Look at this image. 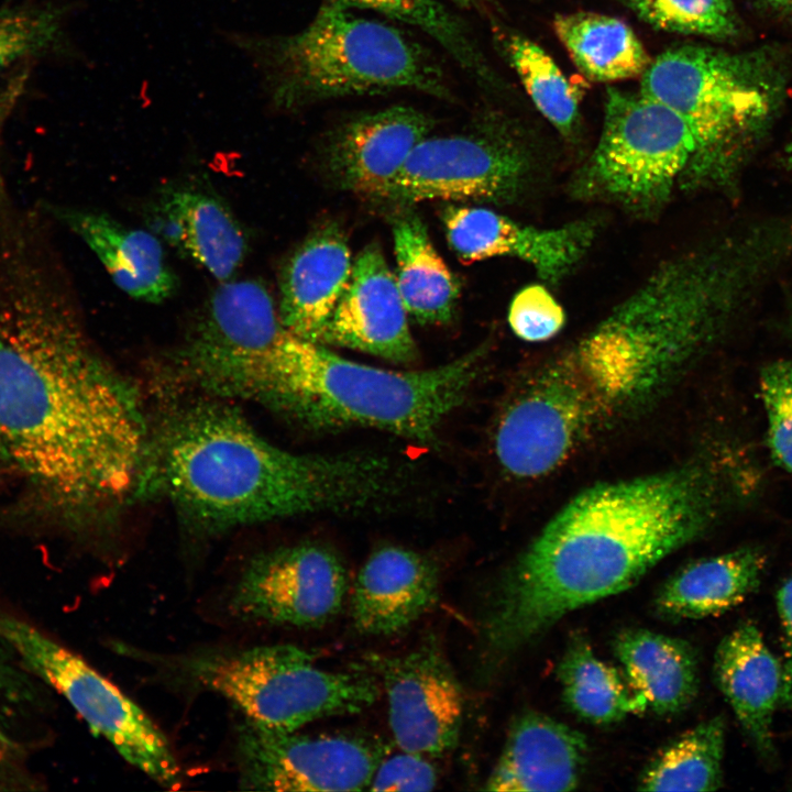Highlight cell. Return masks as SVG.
Returning a JSON list of instances; mask_svg holds the SVG:
<instances>
[{
	"instance_id": "cell-1",
	"label": "cell",
	"mask_w": 792,
	"mask_h": 792,
	"mask_svg": "<svg viewBox=\"0 0 792 792\" xmlns=\"http://www.w3.org/2000/svg\"><path fill=\"white\" fill-rule=\"evenodd\" d=\"M151 440L65 275L0 257V525L86 529L146 488Z\"/></svg>"
},
{
	"instance_id": "cell-2",
	"label": "cell",
	"mask_w": 792,
	"mask_h": 792,
	"mask_svg": "<svg viewBox=\"0 0 792 792\" xmlns=\"http://www.w3.org/2000/svg\"><path fill=\"white\" fill-rule=\"evenodd\" d=\"M717 481L698 468L593 485L546 525L491 597L484 636L513 651L566 614L639 581L715 519Z\"/></svg>"
},
{
	"instance_id": "cell-3",
	"label": "cell",
	"mask_w": 792,
	"mask_h": 792,
	"mask_svg": "<svg viewBox=\"0 0 792 792\" xmlns=\"http://www.w3.org/2000/svg\"><path fill=\"white\" fill-rule=\"evenodd\" d=\"M150 484L194 525L213 532L369 509L403 483L385 457L295 453L265 439L235 408L205 400L179 409L152 436Z\"/></svg>"
},
{
	"instance_id": "cell-4",
	"label": "cell",
	"mask_w": 792,
	"mask_h": 792,
	"mask_svg": "<svg viewBox=\"0 0 792 792\" xmlns=\"http://www.w3.org/2000/svg\"><path fill=\"white\" fill-rule=\"evenodd\" d=\"M484 350L437 367L392 371L342 358L286 330L234 397L261 403L315 431L363 427L425 444L465 399Z\"/></svg>"
},
{
	"instance_id": "cell-5",
	"label": "cell",
	"mask_w": 792,
	"mask_h": 792,
	"mask_svg": "<svg viewBox=\"0 0 792 792\" xmlns=\"http://www.w3.org/2000/svg\"><path fill=\"white\" fill-rule=\"evenodd\" d=\"M261 74L271 103L292 110L321 100L413 89L451 97L431 56L400 30L322 3L302 31L230 33Z\"/></svg>"
},
{
	"instance_id": "cell-6",
	"label": "cell",
	"mask_w": 792,
	"mask_h": 792,
	"mask_svg": "<svg viewBox=\"0 0 792 792\" xmlns=\"http://www.w3.org/2000/svg\"><path fill=\"white\" fill-rule=\"evenodd\" d=\"M761 53L670 48L642 73L645 96L681 117L697 144L695 180L729 185L781 98L778 72Z\"/></svg>"
},
{
	"instance_id": "cell-7",
	"label": "cell",
	"mask_w": 792,
	"mask_h": 792,
	"mask_svg": "<svg viewBox=\"0 0 792 792\" xmlns=\"http://www.w3.org/2000/svg\"><path fill=\"white\" fill-rule=\"evenodd\" d=\"M176 662L178 676L191 686L220 694L246 719L274 730L359 713L378 695L373 678L318 668L309 651L294 645L199 651Z\"/></svg>"
},
{
	"instance_id": "cell-8",
	"label": "cell",
	"mask_w": 792,
	"mask_h": 792,
	"mask_svg": "<svg viewBox=\"0 0 792 792\" xmlns=\"http://www.w3.org/2000/svg\"><path fill=\"white\" fill-rule=\"evenodd\" d=\"M0 639L55 689L131 766L166 789L183 783L168 739L147 714L85 659L0 608Z\"/></svg>"
},
{
	"instance_id": "cell-9",
	"label": "cell",
	"mask_w": 792,
	"mask_h": 792,
	"mask_svg": "<svg viewBox=\"0 0 792 792\" xmlns=\"http://www.w3.org/2000/svg\"><path fill=\"white\" fill-rule=\"evenodd\" d=\"M697 144L684 120L645 96L609 90L602 133L585 180L624 205L648 209L668 199L678 179L695 182Z\"/></svg>"
},
{
	"instance_id": "cell-10",
	"label": "cell",
	"mask_w": 792,
	"mask_h": 792,
	"mask_svg": "<svg viewBox=\"0 0 792 792\" xmlns=\"http://www.w3.org/2000/svg\"><path fill=\"white\" fill-rule=\"evenodd\" d=\"M387 754L380 739L367 736L274 730L246 718L235 740L243 790L361 791Z\"/></svg>"
},
{
	"instance_id": "cell-11",
	"label": "cell",
	"mask_w": 792,
	"mask_h": 792,
	"mask_svg": "<svg viewBox=\"0 0 792 792\" xmlns=\"http://www.w3.org/2000/svg\"><path fill=\"white\" fill-rule=\"evenodd\" d=\"M286 331L278 308L256 279L220 282L179 353L185 373L201 387L231 396Z\"/></svg>"
},
{
	"instance_id": "cell-12",
	"label": "cell",
	"mask_w": 792,
	"mask_h": 792,
	"mask_svg": "<svg viewBox=\"0 0 792 792\" xmlns=\"http://www.w3.org/2000/svg\"><path fill=\"white\" fill-rule=\"evenodd\" d=\"M348 575L328 548L299 543L253 557L229 595L232 616L246 623L318 627L341 609Z\"/></svg>"
},
{
	"instance_id": "cell-13",
	"label": "cell",
	"mask_w": 792,
	"mask_h": 792,
	"mask_svg": "<svg viewBox=\"0 0 792 792\" xmlns=\"http://www.w3.org/2000/svg\"><path fill=\"white\" fill-rule=\"evenodd\" d=\"M527 170L522 151L502 134L427 136L415 146L384 198L504 202L518 194Z\"/></svg>"
},
{
	"instance_id": "cell-14",
	"label": "cell",
	"mask_w": 792,
	"mask_h": 792,
	"mask_svg": "<svg viewBox=\"0 0 792 792\" xmlns=\"http://www.w3.org/2000/svg\"><path fill=\"white\" fill-rule=\"evenodd\" d=\"M370 660L387 695L397 746L425 756L453 749L463 724L464 696L438 644L430 639L405 654Z\"/></svg>"
},
{
	"instance_id": "cell-15",
	"label": "cell",
	"mask_w": 792,
	"mask_h": 792,
	"mask_svg": "<svg viewBox=\"0 0 792 792\" xmlns=\"http://www.w3.org/2000/svg\"><path fill=\"white\" fill-rule=\"evenodd\" d=\"M442 223L451 249L462 262L516 257L530 264L549 284L560 282L571 272L595 235L590 221L543 229L477 207L448 206L442 212Z\"/></svg>"
},
{
	"instance_id": "cell-16",
	"label": "cell",
	"mask_w": 792,
	"mask_h": 792,
	"mask_svg": "<svg viewBox=\"0 0 792 792\" xmlns=\"http://www.w3.org/2000/svg\"><path fill=\"white\" fill-rule=\"evenodd\" d=\"M396 277L377 245H367L316 343L359 350L397 363L416 356Z\"/></svg>"
},
{
	"instance_id": "cell-17",
	"label": "cell",
	"mask_w": 792,
	"mask_h": 792,
	"mask_svg": "<svg viewBox=\"0 0 792 792\" xmlns=\"http://www.w3.org/2000/svg\"><path fill=\"white\" fill-rule=\"evenodd\" d=\"M433 124L429 116L406 106L358 116L342 124L330 140L329 166L344 188L384 197Z\"/></svg>"
},
{
	"instance_id": "cell-18",
	"label": "cell",
	"mask_w": 792,
	"mask_h": 792,
	"mask_svg": "<svg viewBox=\"0 0 792 792\" xmlns=\"http://www.w3.org/2000/svg\"><path fill=\"white\" fill-rule=\"evenodd\" d=\"M438 596L439 569L431 559L402 547L380 548L355 578L353 625L370 636L398 634L430 610Z\"/></svg>"
},
{
	"instance_id": "cell-19",
	"label": "cell",
	"mask_w": 792,
	"mask_h": 792,
	"mask_svg": "<svg viewBox=\"0 0 792 792\" xmlns=\"http://www.w3.org/2000/svg\"><path fill=\"white\" fill-rule=\"evenodd\" d=\"M38 202L55 223L86 243L130 297L160 304L173 295L176 276L153 232L124 226L103 212L44 199Z\"/></svg>"
},
{
	"instance_id": "cell-20",
	"label": "cell",
	"mask_w": 792,
	"mask_h": 792,
	"mask_svg": "<svg viewBox=\"0 0 792 792\" xmlns=\"http://www.w3.org/2000/svg\"><path fill=\"white\" fill-rule=\"evenodd\" d=\"M587 740L569 725L537 712L512 724L485 790L558 792L574 790L586 762Z\"/></svg>"
},
{
	"instance_id": "cell-21",
	"label": "cell",
	"mask_w": 792,
	"mask_h": 792,
	"mask_svg": "<svg viewBox=\"0 0 792 792\" xmlns=\"http://www.w3.org/2000/svg\"><path fill=\"white\" fill-rule=\"evenodd\" d=\"M150 226L219 282L242 265L246 235L226 204L193 185L167 186L150 207Z\"/></svg>"
},
{
	"instance_id": "cell-22",
	"label": "cell",
	"mask_w": 792,
	"mask_h": 792,
	"mask_svg": "<svg viewBox=\"0 0 792 792\" xmlns=\"http://www.w3.org/2000/svg\"><path fill=\"white\" fill-rule=\"evenodd\" d=\"M714 674L757 754L773 762L772 719L781 705L783 669L754 623H740L722 639L714 657Z\"/></svg>"
},
{
	"instance_id": "cell-23",
	"label": "cell",
	"mask_w": 792,
	"mask_h": 792,
	"mask_svg": "<svg viewBox=\"0 0 792 792\" xmlns=\"http://www.w3.org/2000/svg\"><path fill=\"white\" fill-rule=\"evenodd\" d=\"M352 266L349 245L337 227H324L307 238L282 272L278 314L285 329L317 342Z\"/></svg>"
},
{
	"instance_id": "cell-24",
	"label": "cell",
	"mask_w": 792,
	"mask_h": 792,
	"mask_svg": "<svg viewBox=\"0 0 792 792\" xmlns=\"http://www.w3.org/2000/svg\"><path fill=\"white\" fill-rule=\"evenodd\" d=\"M766 564V554L757 547L696 560L661 586L656 609L675 620L723 614L758 588Z\"/></svg>"
},
{
	"instance_id": "cell-25",
	"label": "cell",
	"mask_w": 792,
	"mask_h": 792,
	"mask_svg": "<svg viewBox=\"0 0 792 792\" xmlns=\"http://www.w3.org/2000/svg\"><path fill=\"white\" fill-rule=\"evenodd\" d=\"M629 684L658 715L684 711L698 690L694 649L684 640L647 629H626L614 642Z\"/></svg>"
},
{
	"instance_id": "cell-26",
	"label": "cell",
	"mask_w": 792,
	"mask_h": 792,
	"mask_svg": "<svg viewBox=\"0 0 792 792\" xmlns=\"http://www.w3.org/2000/svg\"><path fill=\"white\" fill-rule=\"evenodd\" d=\"M396 283L408 315L424 324L448 322L460 285L436 251L420 218L409 213L393 226Z\"/></svg>"
},
{
	"instance_id": "cell-27",
	"label": "cell",
	"mask_w": 792,
	"mask_h": 792,
	"mask_svg": "<svg viewBox=\"0 0 792 792\" xmlns=\"http://www.w3.org/2000/svg\"><path fill=\"white\" fill-rule=\"evenodd\" d=\"M558 679L565 704L587 723L609 725L648 710L646 698L626 676L601 660L580 635L568 644Z\"/></svg>"
},
{
	"instance_id": "cell-28",
	"label": "cell",
	"mask_w": 792,
	"mask_h": 792,
	"mask_svg": "<svg viewBox=\"0 0 792 792\" xmlns=\"http://www.w3.org/2000/svg\"><path fill=\"white\" fill-rule=\"evenodd\" d=\"M554 31L572 61L588 78L626 79L642 74L650 58L623 20L592 12L558 15Z\"/></svg>"
},
{
	"instance_id": "cell-29",
	"label": "cell",
	"mask_w": 792,
	"mask_h": 792,
	"mask_svg": "<svg viewBox=\"0 0 792 792\" xmlns=\"http://www.w3.org/2000/svg\"><path fill=\"white\" fill-rule=\"evenodd\" d=\"M725 721L702 722L671 740L647 765L642 791H712L723 784Z\"/></svg>"
},
{
	"instance_id": "cell-30",
	"label": "cell",
	"mask_w": 792,
	"mask_h": 792,
	"mask_svg": "<svg viewBox=\"0 0 792 792\" xmlns=\"http://www.w3.org/2000/svg\"><path fill=\"white\" fill-rule=\"evenodd\" d=\"M69 11L55 1L0 4V73L18 62L69 55Z\"/></svg>"
},
{
	"instance_id": "cell-31",
	"label": "cell",
	"mask_w": 792,
	"mask_h": 792,
	"mask_svg": "<svg viewBox=\"0 0 792 792\" xmlns=\"http://www.w3.org/2000/svg\"><path fill=\"white\" fill-rule=\"evenodd\" d=\"M505 50L530 99L562 134L572 132L579 114V92L556 62L535 42L509 35Z\"/></svg>"
},
{
	"instance_id": "cell-32",
	"label": "cell",
	"mask_w": 792,
	"mask_h": 792,
	"mask_svg": "<svg viewBox=\"0 0 792 792\" xmlns=\"http://www.w3.org/2000/svg\"><path fill=\"white\" fill-rule=\"evenodd\" d=\"M344 9H370L417 26L465 69L481 74V62L464 25L437 0H323Z\"/></svg>"
},
{
	"instance_id": "cell-33",
	"label": "cell",
	"mask_w": 792,
	"mask_h": 792,
	"mask_svg": "<svg viewBox=\"0 0 792 792\" xmlns=\"http://www.w3.org/2000/svg\"><path fill=\"white\" fill-rule=\"evenodd\" d=\"M648 23L671 32L718 38L738 31L732 0H626Z\"/></svg>"
},
{
	"instance_id": "cell-34",
	"label": "cell",
	"mask_w": 792,
	"mask_h": 792,
	"mask_svg": "<svg viewBox=\"0 0 792 792\" xmlns=\"http://www.w3.org/2000/svg\"><path fill=\"white\" fill-rule=\"evenodd\" d=\"M759 388L767 419V442L774 462L792 477V360L768 363Z\"/></svg>"
},
{
	"instance_id": "cell-35",
	"label": "cell",
	"mask_w": 792,
	"mask_h": 792,
	"mask_svg": "<svg viewBox=\"0 0 792 792\" xmlns=\"http://www.w3.org/2000/svg\"><path fill=\"white\" fill-rule=\"evenodd\" d=\"M508 323L521 340L542 342L562 330L565 314L543 285L531 284L514 296L508 309Z\"/></svg>"
},
{
	"instance_id": "cell-36",
	"label": "cell",
	"mask_w": 792,
	"mask_h": 792,
	"mask_svg": "<svg viewBox=\"0 0 792 792\" xmlns=\"http://www.w3.org/2000/svg\"><path fill=\"white\" fill-rule=\"evenodd\" d=\"M438 782L435 766L425 755L405 751L384 757L377 766L371 791H430Z\"/></svg>"
},
{
	"instance_id": "cell-37",
	"label": "cell",
	"mask_w": 792,
	"mask_h": 792,
	"mask_svg": "<svg viewBox=\"0 0 792 792\" xmlns=\"http://www.w3.org/2000/svg\"><path fill=\"white\" fill-rule=\"evenodd\" d=\"M777 609L783 631L784 660L781 705H792V578L785 580L777 592Z\"/></svg>"
},
{
	"instance_id": "cell-38",
	"label": "cell",
	"mask_w": 792,
	"mask_h": 792,
	"mask_svg": "<svg viewBox=\"0 0 792 792\" xmlns=\"http://www.w3.org/2000/svg\"><path fill=\"white\" fill-rule=\"evenodd\" d=\"M761 4L781 13H792V0H758Z\"/></svg>"
},
{
	"instance_id": "cell-39",
	"label": "cell",
	"mask_w": 792,
	"mask_h": 792,
	"mask_svg": "<svg viewBox=\"0 0 792 792\" xmlns=\"http://www.w3.org/2000/svg\"><path fill=\"white\" fill-rule=\"evenodd\" d=\"M783 167L792 173V139L790 142L784 146L783 153L781 155Z\"/></svg>"
},
{
	"instance_id": "cell-40",
	"label": "cell",
	"mask_w": 792,
	"mask_h": 792,
	"mask_svg": "<svg viewBox=\"0 0 792 792\" xmlns=\"http://www.w3.org/2000/svg\"><path fill=\"white\" fill-rule=\"evenodd\" d=\"M9 744L4 735L0 732V763L4 760L8 755Z\"/></svg>"
},
{
	"instance_id": "cell-41",
	"label": "cell",
	"mask_w": 792,
	"mask_h": 792,
	"mask_svg": "<svg viewBox=\"0 0 792 792\" xmlns=\"http://www.w3.org/2000/svg\"><path fill=\"white\" fill-rule=\"evenodd\" d=\"M457 4L468 7L474 2V0H453Z\"/></svg>"
}]
</instances>
